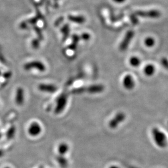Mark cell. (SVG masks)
Returning a JSON list of instances; mask_svg holds the SVG:
<instances>
[{
    "label": "cell",
    "mask_w": 168,
    "mask_h": 168,
    "mask_svg": "<svg viewBox=\"0 0 168 168\" xmlns=\"http://www.w3.org/2000/svg\"><path fill=\"white\" fill-rule=\"evenodd\" d=\"M153 139L156 145L159 148H164L167 146L168 141L165 134L157 128L152 129Z\"/></svg>",
    "instance_id": "1"
},
{
    "label": "cell",
    "mask_w": 168,
    "mask_h": 168,
    "mask_svg": "<svg viewBox=\"0 0 168 168\" xmlns=\"http://www.w3.org/2000/svg\"><path fill=\"white\" fill-rule=\"evenodd\" d=\"M135 35V32L132 31L130 30L127 31L126 34H125V37L123 39L122 42L120 44L119 47V49L121 51H126L127 48L129 46V44H130L132 39L133 38Z\"/></svg>",
    "instance_id": "2"
},
{
    "label": "cell",
    "mask_w": 168,
    "mask_h": 168,
    "mask_svg": "<svg viewBox=\"0 0 168 168\" xmlns=\"http://www.w3.org/2000/svg\"><path fill=\"white\" fill-rule=\"evenodd\" d=\"M24 69L26 71L35 69L40 72H44L46 69V68L43 62L39 61H34L26 63L24 65Z\"/></svg>",
    "instance_id": "3"
},
{
    "label": "cell",
    "mask_w": 168,
    "mask_h": 168,
    "mask_svg": "<svg viewBox=\"0 0 168 168\" xmlns=\"http://www.w3.org/2000/svg\"><path fill=\"white\" fill-rule=\"evenodd\" d=\"M67 101L68 97L66 94H62L57 99L56 108L55 109V112L57 114L60 113L64 110L67 104Z\"/></svg>",
    "instance_id": "4"
},
{
    "label": "cell",
    "mask_w": 168,
    "mask_h": 168,
    "mask_svg": "<svg viewBox=\"0 0 168 168\" xmlns=\"http://www.w3.org/2000/svg\"><path fill=\"white\" fill-rule=\"evenodd\" d=\"M126 118L125 114L123 113H119L116 114L112 119L110 120L109 126L112 129L116 128L120 123L122 122Z\"/></svg>",
    "instance_id": "5"
},
{
    "label": "cell",
    "mask_w": 168,
    "mask_h": 168,
    "mask_svg": "<svg viewBox=\"0 0 168 168\" xmlns=\"http://www.w3.org/2000/svg\"><path fill=\"white\" fill-rule=\"evenodd\" d=\"M41 132V128L40 125L36 122H32L28 129V133L30 136H39Z\"/></svg>",
    "instance_id": "6"
},
{
    "label": "cell",
    "mask_w": 168,
    "mask_h": 168,
    "mask_svg": "<svg viewBox=\"0 0 168 168\" xmlns=\"http://www.w3.org/2000/svg\"><path fill=\"white\" fill-rule=\"evenodd\" d=\"M137 15L139 16L144 18H157L160 16V12L156 10L149 11H139L137 13Z\"/></svg>",
    "instance_id": "7"
},
{
    "label": "cell",
    "mask_w": 168,
    "mask_h": 168,
    "mask_svg": "<svg viewBox=\"0 0 168 168\" xmlns=\"http://www.w3.org/2000/svg\"><path fill=\"white\" fill-rule=\"evenodd\" d=\"M123 85L126 90H131L135 86V82L131 75H126L123 79Z\"/></svg>",
    "instance_id": "8"
},
{
    "label": "cell",
    "mask_w": 168,
    "mask_h": 168,
    "mask_svg": "<svg viewBox=\"0 0 168 168\" xmlns=\"http://www.w3.org/2000/svg\"><path fill=\"white\" fill-rule=\"evenodd\" d=\"M39 90L42 92H48V93H54L57 90V88L56 86L52 84H41L38 86Z\"/></svg>",
    "instance_id": "9"
},
{
    "label": "cell",
    "mask_w": 168,
    "mask_h": 168,
    "mask_svg": "<svg viewBox=\"0 0 168 168\" xmlns=\"http://www.w3.org/2000/svg\"><path fill=\"white\" fill-rule=\"evenodd\" d=\"M15 102L19 105H22L24 102V91L21 87H19L15 94Z\"/></svg>",
    "instance_id": "10"
},
{
    "label": "cell",
    "mask_w": 168,
    "mask_h": 168,
    "mask_svg": "<svg viewBox=\"0 0 168 168\" xmlns=\"http://www.w3.org/2000/svg\"><path fill=\"white\" fill-rule=\"evenodd\" d=\"M104 86L102 85H94L86 87V91L90 93H98L102 92L104 90Z\"/></svg>",
    "instance_id": "11"
},
{
    "label": "cell",
    "mask_w": 168,
    "mask_h": 168,
    "mask_svg": "<svg viewBox=\"0 0 168 168\" xmlns=\"http://www.w3.org/2000/svg\"><path fill=\"white\" fill-rule=\"evenodd\" d=\"M144 71V73L147 76H152L155 72V67L153 65L149 64L145 66Z\"/></svg>",
    "instance_id": "12"
},
{
    "label": "cell",
    "mask_w": 168,
    "mask_h": 168,
    "mask_svg": "<svg viewBox=\"0 0 168 168\" xmlns=\"http://www.w3.org/2000/svg\"><path fill=\"white\" fill-rule=\"evenodd\" d=\"M68 18L70 20L71 22H75L76 24H83L86 21L85 18L82 16H68Z\"/></svg>",
    "instance_id": "13"
},
{
    "label": "cell",
    "mask_w": 168,
    "mask_h": 168,
    "mask_svg": "<svg viewBox=\"0 0 168 168\" xmlns=\"http://www.w3.org/2000/svg\"><path fill=\"white\" fill-rule=\"evenodd\" d=\"M68 150H69V146L65 143L60 144L58 148V151L60 155H64L68 151Z\"/></svg>",
    "instance_id": "14"
},
{
    "label": "cell",
    "mask_w": 168,
    "mask_h": 168,
    "mask_svg": "<svg viewBox=\"0 0 168 168\" xmlns=\"http://www.w3.org/2000/svg\"><path fill=\"white\" fill-rule=\"evenodd\" d=\"M130 63L131 65L133 66V67H137L141 65V61L138 57L133 56L130 60Z\"/></svg>",
    "instance_id": "15"
},
{
    "label": "cell",
    "mask_w": 168,
    "mask_h": 168,
    "mask_svg": "<svg viewBox=\"0 0 168 168\" xmlns=\"http://www.w3.org/2000/svg\"><path fill=\"white\" fill-rule=\"evenodd\" d=\"M144 43L147 47L151 48V47H152L153 46H154V45L155 44V40L154 38H153L152 37H147L145 39Z\"/></svg>",
    "instance_id": "16"
},
{
    "label": "cell",
    "mask_w": 168,
    "mask_h": 168,
    "mask_svg": "<svg viewBox=\"0 0 168 168\" xmlns=\"http://www.w3.org/2000/svg\"><path fill=\"white\" fill-rule=\"evenodd\" d=\"M62 31L64 34L65 38H67L68 34H69V26H68V25H65V26L62 29Z\"/></svg>",
    "instance_id": "17"
},
{
    "label": "cell",
    "mask_w": 168,
    "mask_h": 168,
    "mask_svg": "<svg viewBox=\"0 0 168 168\" xmlns=\"http://www.w3.org/2000/svg\"><path fill=\"white\" fill-rule=\"evenodd\" d=\"M161 63L164 68L168 69V60L167 59L163 58V59H162Z\"/></svg>",
    "instance_id": "18"
},
{
    "label": "cell",
    "mask_w": 168,
    "mask_h": 168,
    "mask_svg": "<svg viewBox=\"0 0 168 168\" xmlns=\"http://www.w3.org/2000/svg\"><path fill=\"white\" fill-rule=\"evenodd\" d=\"M39 45V41L37 40H33L32 42V46L34 48H37Z\"/></svg>",
    "instance_id": "19"
},
{
    "label": "cell",
    "mask_w": 168,
    "mask_h": 168,
    "mask_svg": "<svg viewBox=\"0 0 168 168\" xmlns=\"http://www.w3.org/2000/svg\"><path fill=\"white\" fill-rule=\"evenodd\" d=\"M82 38L83 40H88V39L90 38V36H89V34H88V33H84V34H83V35L82 36Z\"/></svg>",
    "instance_id": "20"
},
{
    "label": "cell",
    "mask_w": 168,
    "mask_h": 168,
    "mask_svg": "<svg viewBox=\"0 0 168 168\" xmlns=\"http://www.w3.org/2000/svg\"><path fill=\"white\" fill-rule=\"evenodd\" d=\"M113 1L117 3H122L124 2L126 0H113Z\"/></svg>",
    "instance_id": "21"
},
{
    "label": "cell",
    "mask_w": 168,
    "mask_h": 168,
    "mask_svg": "<svg viewBox=\"0 0 168 168\" xmlns=\"http://www.w3.org/2000/svg\"><path fill=\"white\" fill-rule=\"evenodd\" d=\"M109 168H120L119 167H118V166H117V165H112V166H110Z\"/></svg>",
    "instance_id": "22"
},
{
    "label": "cell",
    "mask_w": 168,
    "mask_h": 168,
    "mask_svg": "<svg viewBox=\"0 0 168 168\" xmlns=\"http://www.w3.org/2000/svg\"><path fill=\"white\" fill-rule=\"evenodd\" d=\"M9 168V167H7V168Z\"/></svg>",
    "instance_id": "23"
},
{
    "label": "cell",
    "mask_w": 168,
    "mask_h": 168,
    "mask_svg": "<svg viewBox=\"0 0 168 168\" xmlns=\"http://www.w3.org/2000/svg\"><path fill=\"white\" fill-rule=\"evenodd\" d=\"M0 74H1V72H0Z\"/></svg>",
    "instance_id": "24"
}]
</instances>
